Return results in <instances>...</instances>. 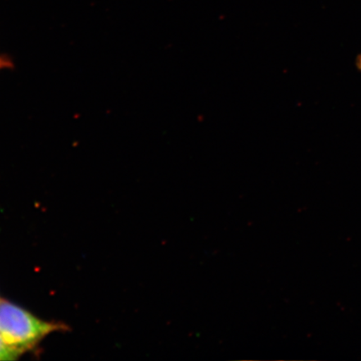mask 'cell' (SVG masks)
<instances>
[{
  "label": "cell",
  "instance_id": "6da1fadb",
  "mask_svg": "<svg viewBox=\"0 0 361 361\" xmlns=\"http://www.w3.org/2000/svg\"><path fill=\"white\" fill-rule=\"evenodd\" d=\"M60 328V324L44 322L11 302L0 300V335L18 356Z\"/></svg>",
  "mask_w": 361,
  "mask_h": 361
},
{
  "label": "cell",
  "instance_id": "7a4b0ae2",
  "mask_svg": "<svg viewBox=\"0 0 361 361\" xmlns=\"http://www.w3.org/2000/svg\"><path fill=\"white\" fill-rule=\"evenodd\" d=\"M18 355L13 352L4 343L0 335V360H13L17 359Z\"/></svg>",
  "mask_w": 361,
  "mask_h": 361
},
{
  "label": "cell",
  "instance_id": "3957f363",
  "mask_svg": "<svg viewBox=\"0 0 361 361\" xmlns=\"http://www.w3.org/2000/svg\"><path fill=\"white\" fill-rule=\"evenodd\" d=\"M11 66L12 63L11 60H8L6 56H0V71Z\"/></svg>",
  "mask_w": 361,
  "mask_h": 361
},
{
  "label": "cell",
  "instance_id": "277c9868",
  "mask_svg": "<svg viewBox=\"0 0 361 361\" xmlns=\"http://www.w3.org/2000/svg\"><path fill=\"white\" fill-rule=\"evenodd\" d=\"M356 66H357L358 69L361 71V55L356 59Z\"/></svg>",
  "mask_w": 361,
  "mask_h": 361
}]
</instances>
